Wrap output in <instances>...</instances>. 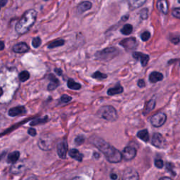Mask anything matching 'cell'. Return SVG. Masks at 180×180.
Here are the masks:
<instances>
[{
  "mask_svg": "<svg viewBox=\"0 0 180 180\" xmlns=\"http://www.w3.org/2000/svg\"><path fill=\"white\" fill-rule=\"evenodd\" d=\"M90 141L92 144L101 151L106 156L108 161L112 163H120L122 159V154L119 150L115 148L114 146L109 144V143L104 141L100 137L93 136L90 139Z\"/></svg>",
  "mask_w": 180,
  "mask_h": 180,
  "instance_id": "1",
  "label": "cell"
},
{
  "mask_svg": "<svg viewBox=\"0 0 180 180\" xmlns=\"http://www.w3.org/2000/svg\"><path fill=\"white\" fill-rule=\"evenodd\" d=\"M37 13L34 9H30L27 11L19 20L16 25V31L19 35L25 34L29 31L37 19Z\"/></svg>",
  "mask_w": 180,
  "mask_h": 180,
  "instance_id": "2",
  "label": "cell"
},
{
  "mask_svg": "<svg viewBox=\"0 0 180 180\" xmlns=\"http://www.w3.org/2000/svg\"><path fill=\"white\" fill-rule=\"evenodd\" d=\"M96 115L101 119H104L110 122L115 121L118 118L116 110L112 106H104L101 107L96 112Z\"/></svg>",
  "mask_w": 180,
  "mask_h": 180,
  "instance_id": "3",
  "label": "cell"
},
{
  "mask_svg": "<svg viewBox=\"0 0 180 180\" xmlns=\"http://www.w3.org/2000/svg\"><path fill=\"white\" fill-rule=\"evenodd\" d=\"M119 51L115 47L106 48L101 51H99L95 54V57L100 61H109L115 57Z\"/></svg>",
  "mask_w": 180,
  "mask_h": 180,
  "instance_id": "4",
  "label": "cell"
},
{
  "mask_svg": "<svg viewBox=\"0 0 180 180\" xmlns=\"http://www.w3.org/2000/svg\"><path fill=\"white\" fill-rule=\"evenodd\" d=\"M167 116L164 113H158L155 115H153L152 117L151 118L150 122L153 127H160L163 126L165 122H166Z\"/></svg>",
  "mask_w": 180,
  "mask_h": 180,
  "instance_id": "5",
  "label": "cell"
},
{
  "mask_svg": "<svg viewBox=\"0 0 180 180\" xmlns=\"http://www.w3.org/2000/svg\"><path fill=\"white\" fill-rule=\"evenodd\" d=\"M151 144L156 148H163L166 144V141L163 135H161L160 133H154L152 137V140H151Z\"/></svg>",
  "mask_w": 180,
  "mask_h": 180,
  "instance_id": "6",
  "label": "cell"
},
{
  "mask_svg": "<svg viewBox=\"0 0 180 180\" xmlns=\"http://www.w3.org/2000/svg\"><path fill=\"white\" fill-rule=\"evenodd\" d=\"M137 40L135 37L126 38V39L122 40L120 42V45L126 49L127 50L134 49L137 47Z\"/></svg>",
  "mask_w": 180,
  "mask_h": 180,
  "instance_id": "7",
  "label": "cell"
},
{
  "mask_svg": "<svg viewBox=\"0 0 180 180\" xmlns=\"http://www.w3.org/2000/svg\"><path fill=\"white\" fill-rule=\"evenodd\" d=\"M122 154L125 161H131L137 156V150L132 146H126L123 149Z\"/></svg>",
  "mask_w": 180,
  "mask_h": 180,
  "instance_id": "8",
  "label": "cell"
},
{
  "mask_svg": "<svg viewBox=\"0 0 180 180\" xmlns=\"http://www.w3.org/2000/svg\"><path fill=\"white\" fill-rule=\"evenodd\" d=\"M68 145L67 141L64 140L61 141L57 145V153L61 158L65 159L66 158L67 153H68Z\"/></svg>",
  "mask_w": 180,
  "mask_h": 180,
  "instance_id": "9",
  "label": "cell"
},
{
  "mask_svg": "<svg viewBox=\"0 0 180 180\" xmlns=\"http://www.w3.org/2000/svg\"><path fill=\"white\" fill-rule=\"evenodd\" d=\"M25 165L23 161H17L13 163L12 166L10 168V172L14 174H19L25 170Z\"/></svg>",
  "mask_w": 180,
  "mask_h": 180,
  "instance_id": "10",
  "label": "cell"
},
{
  "mask_svg": "<svg viewBox=\"0 0 180 180\" xmlns=\"http://www.w3.org/2000/svg\"><path fill=\"white\" fill-rule=\"evenodd\" d=\"M132 56L135 59L141 61V66H142L143 67H144L147 65V63L149 61V58H150L148 55L145 54H143V53H141V52H137V51L133 52Z\"/></svg>",
  "mask_w": 180,
  "mask_h": 180,
  "instance_id": "11",
  "label": "cell"
},
{
  "mask_svg": "<svg viewBox=\"0 0 180 180\" xmlns=\"http://www.w3.org/2000/svg\"><path fill=\"white\" fill-rule=\"evenodd\" d=\"M122 178L125 179H139V177L138 172L135 169L128 168L124 172Z\"/></svg>",
  "mask_w": 180,
  "mask_h": 180,
  "instance_id": "12",
  "label": "cell"
},
{
  "mask_svg": "<svg viewBox=\"0 0 180 180\" xmlns=\"http://www.w3.org/2000/svg\"><path fill=\"white\" fill-rule=\"evenodd\" d=\"M26 109L24 106H16L9 109V115L11 117H15L17 115L24 114L26 113Z\"/></svg>",
  "mask_w": 180,
  "mask_h": 180,
  "instance_id": "13",
  "label": "cell"
},
{
  "mask_svg": "<svg viewBox=\"0 0 180 180\" xmlns=\"http://www.w3.org/2000/svg\"><path fill=\"white\" fill-rule=\"evenodd\" d=\"M29 47L28 45L25 42H20L18 43L16 45H15L13 47V51L16 53L21 54V53H25L29 50Z\"/></svg>",
  "mask_w": 180,
  "mask_h": 180,
  "instance_id": "14",
  "label": "cell"
},
{
  "mask_svg": "<svg viewBox=\"0 0 180 180\" xmlns=\"http://www.w3.org/2000/svg\"><path fill=\"white\" fill-rule=\"evenodd\" d=\"M49 79H50V83L49 84V85L47 87L48 90L49 91H53V90L56 89L60 84V82H59L58 79L56 78V76L54 75L51 74L49 75Z\"/></svg>",
  "mask_w": 180,
  "mask_h": 180,
  "instance_id": "15",
  "label": "cell"
},
{
  "mask_svg": "<svg viewBox=\"0 0 180 180\" xmlns=\"http://www.w3.org/2000/svg\"><path fill=\"white\" fill-rule=\"evenodd\" d=\"M156 6L159 11L163 14H167L168 13V4L166 0H158Z\"/></svg>",
  "mask_w": 180,
  "mask_h": 180,
  "instance_id": "16",
  "label": "cell"
},
{
  "mask_svg": "<svg viewBox=\"0 0 180 180\" xmlns=\"http://www.w3.org/2000/svg\"><path fill=\"white\" fill-rule=\"evenodd\" d=\"M68 155L70 156L72 158H73L75 160L78 161L79 162H82L84 157L83 154L81 153L78 149L75 148H73L70 150V151L68 152Z\"/></svg>",
  "mask_w": 180,
  "mask_h": 180,
  "instance_id": "17",
  "label": "cell"
},
{
  "mask_svg": "<svg viewBox=\"0 0 180 180\" xmlns=\"http://www.w3.org/2000/svg\"><path fill=\"white\" fill-rule=\"evenodd\" d=\"M163 75L159 72H152L149 75V81L151 83H156L159 81L163 80Z\"/></svg>",
  "mask_w": 180,
  "mask_h": 180,
  "instance_id": "18",
  "label": "cell"
},
{
  "mask_svg": "<svg viewBox=\"0 0 180 180\" xmlns=\"http://www.w3.org/2000/svg\"><path fill=\"white\" fill-rule=\"evenodd\" d=\"M92 4L90 2L88 1L83 2H82L81 4H79V6L78 7V12L79 14H81L82 13L88 11V10L92 8Z\"/></svg>",
  "mask_w": 180,
  "mask_h": 180,
  "instance_id": "19",
  "label": "cell"
},
{
  "mask_svg": "<svg viewBox=\"0 0 180 180\" xmlns=\"http://www.w3.org/2000/svg\"><path fill=\"white\" fill-rule=\"evenodd\" d=\"M127 1L130 6L134 9L139 8L141 6H143L147 0H127Z\"/></svg>",
  "mask_w": 180,
  "mask_h": 180,
  "instance_id": "20",
  "label": "cell"
},
{
  "mask_svg": "<svg viewBox=\"0 0 180 180\" xmlns=\"http://www.w3.org/2000/svg\"><path fill=\"white\" fill-rule=\"evenodd\" d=\"M20 158V153L19 151H15L14 152L9 154L8 157H7V162L9 163H14L19 161Z\"/></svg>",
  "mask_w": 180,
  "mask_h": 180,
  "instance_id": "21",
  "label": "cell"
},
{
  "mask_svg": "<svg viewBox=\"0 0 180 180\" xmlns=\"http://www.w3.org/2000/svg\"><path fill=\"white\" fill-rule=\"evenodd\" d=\"M123 92V87L120 85H117L116 87H113L108 90L107 94L109 96H114V95L121 94Z\"/></svg>",
  "mask_w": 180,
  "mask_h": 180,
  "instance_id": "22",
  "label": "cell"
},
{
  "mask_svg": "<svg viewBox=\"0 0 180 180\" xmlns=\"http://www.w3.org/2000/svg\"><path fill=\"white\" fill-rule=\"evenodd\" d=\"M137 137L139 138L140 139L144 141V142H147L149 140V134L147 130H141L137 133Z\"/></svg>",
  "mask_w": 180,
  "mask_h": 180,
  "instance_id": "23",
  "label": "cell"
},
{
  "mask_svg": "<svg viewBox=\"0 0 180 180\" xmlns=\"http://www.w3.org/2000/svg\"><path fill=\"white\" fill-rule=\"evenodd\" d=\"M156 101L154 99H151L149 101L147 104L146 105L145 109H144V114H147L148 113H150L151 110H153L154 109V108L156 106Z\"/></svg>",
  "mask_w": 180,
  "mask_h": 180,
  "instance_id": "24",
  "label": "cell"
},
{
  "mask_svg": "<svg viewBox=\"0 0 180 180\" xmlns=\"http://www.w3.org/2000/svg\"><path fill=\"white\" fill-rule=\"evenodd\" d=\"M68 88L74 90H79L81 88V84L78 83V82H75L73 79H69L68 81Z\"/></svg>",
  "mask_w": 180,
  "mask_h": 180,
  "instance_id": "25",
  "label": "cell"
},
{
  "mask_svg": "<svg viewBox=\"0 0 180 180\" xmlns=\"http://www.w3.org/2000/svg\"><path fill=\"white\" fill-rule=\"evenodd\" d=\"M48 120H49L48 116H45V117L40 118H37V119L33 120L32 121L30 122V125L35 126V125H37L39 124H44V123L47 122Z\"/></svg>",
  "mask_w": 180,
  "mask_h": 180,
  "instance_id": "26",
  "label": "cell"
},
{
  "mask_svg": "<svg viewBox=\"0 0 180 180\" xmlns=\"http://www.w3.org/2000/svg\"><path fill=\"white\" fill-rule=\"evenodd\" d=\"M133 30V27L132 25L130 24H126L124 26L122 27V28L120 30V32H122V34L125 35H128L132 33Z\"/></svg>",
  "mask_w": 180,
  "mask_h": 180,
  "instance_id": "27",
  "label": "cell"
},
{
  "mask_svg": "<svg viewBox=\"0 0 180 180\" xmlns=\"http://www.w3.org/2000/svg\"><path fill=\"white\" fill-rule=\"evenodd\" d=\"M64 44H65V41L64 40H55L50 43L49 45L48 46V48L49 49H54L56 47H61L63 46Z\"/></svg>",
  "mask_w": 180,
  "mask_h": 180,
  "instance_id": "28",
  "label": "cell"
},
{
  "mask_svg": "<svg viewBox=\"0 0 180 180\" xmlns=\"http://www.w3.org/2000/svg\"><path fill=\"white\" fill-rule=\"evenodd\" d=\"M29 78H30V73L26 71H22L21 73L19 74V79L21 82L27 81Z\"/></svg>",
  "mask_w": 180,
  "mask_h": 180,
  "instance_id": "29",
  "label": "cell"
},
{
  "mask_svg": "<svg viewBox=\"0 0 180 180\" xmlns=\"http://www.w3.org/2000/svg\"><path fill=\"white\" fill-rule=\"evenodd\" d=\"M107 77H108V75L106 74L102 73H101V72H99V71L95 72V73L93 75H92V78H95V79H106Z\"/></svg>",
  "mask_w": 180,
  "mask_h": 180,
  "instance_id": "30",
  "label": "cell"
},
{
  "mask_svg": "<svg viewBox=\"0 0 180 180\" xmlns=\"http://www.w3.org/2000/svg\"><path fill=\"white\" fill-rule=\"evenodd\" d=\"M42 44V40L40 37H37L33 38V40L32 41V45L34 48H38Z\"/></svg>",
  "mask_w": 180,
  "mask_h": 180,
  "instance_id": "31",
  "label": "cell"
},
{
  "mask_svg": "<svg viewBox=\"0 0 180 180\" xmlns=\"http://www.w3.org/2000/svg\"><path fill=\"white\" fill-rule=\"evenodd\" d=\"M85 141V138H84L82 135H79L75 139V143L76 145H82V144Z\"/></svg>",
  "mask_w": 180,
  "mask_h": 180,
  "instance_id": "32",
  "label": "cell"
},
{
  "mask_svg": "<svg viewBox=\"0 0 180 180\" xmlns=\"http://www.w3.org/2000/svg\"><path fill=\"white\" fill-rule=\"evenodd\" d=\"M174 165L171 163H166V169L172 174L173 176H176V172L174 171Z\"/></svg>",
  "mask_w": 180,
  "mask_h": 180,
  "instance_id": "33",
  "label": "cell"
},
{
  "mask_svg": "<svg viewBox=\"0 0 180 180\" xmlns=\"http://www.w3.org/2000/svg\"><path fill=\"white\" fill-rule=\"evenodd\" d=\"M148 16V9H143L140 11V17L141 19L145 20L147 19Z\"/></svg>",
  "mask_w": 180,
  "mask_h": 180,
  "instance_id": "34",
  "label": "cell"
},
{
  "mask_svg": "<svg viewBox=\"0 0 180 180\" xmlns=\"http://www.w3.org/2000/svg\"><path fill=\"white\" fill-rule=\"evenodd\" d=\"M151 37V33L148 32V31H146L144 32H143L142 34L141 35V40H142L144 42H146V41H147L149 40V38Z\"/></svg>",
  "mask_w": 180,
  "mask_h": 180,
  "instance_id": "35",
  "label": "cell"
},
{
  "mask_svg": "<svg viewBox=\"0 0 180 180\" xmlns=\"http://www.w3.org/2000/svg\"><path fill=\"white\" fill-rule=\"evenodd\" d=\"M72 100V97L68 96L67 94H63L62 95V96L61 97V101L63 103H68L70 102Z\"/></svg>",
  "mask_w": 180,
  "mask_h": 180,
  "instance_id": "36",
  "label": "cell"
},
{
  "mask_svg": "<svg viewBox=\"0 0 180 180\" xmlns=\"http://www.w3.org/2000/svg\"><path fill=\"white\" fill-rule=\"evenodd\" d=\"M155 166L159 169L163 168L164 166V163L163 160H161V159H156L155 161Z\"/></svg>",
  "mask_w": 180,
  "mask_h": 180,
  "instance_id": "37",
  "label": "cell"
},
{
  "mask_svg": "<svg viewBox=\"0 0 180 180\" xmlns=\"http://www.w3.org/2000/svg\"><path fill=\"white\" fill-rule=\"evenodd\" d=\"M172 14L174 17L180 19V8H175L172 10Z\"/></svg>",
  "mask_w": 180,
  "mask_h": 180,
  "instance_id": "38",
  "label": "cell"
},
{
  "mask_svg": "<svg viewBox=\"0 0 180 180\" xmlns=\"http://www.w3.org/2000/svg\"><path fill=\"white\" fill-rule=\"evenodd\" d=\"M171 42L174 44V45H177V44L179 43L180 42V37L179 36H174V37H172L170 38Z\"/></svg>",
  "mask_w": 180,
  "mask_h": 180,
  "instance_id": "39",
  "label": "cell"
},
{
  "mask_svg": "<svg viewBox=\"0 0 180 180\" xmlns=\"http://www.w3.org/2000/svg\"><path fill=\"white\" fill-rule=\"evenodd\" d=\"M28 133L31 136V137H35L37 135V131L34 128H29L28 130Z\"/></svg>",
  "mask_w": 180,
  "mask_h": 180,
  "instance_id": "40",
  "label": "cell"
},
{
  "mask_svg": "<svg viewBox=\"0 0 180 180\" xmlns=\"http://www.w3.org/2000/svg\"><path fill=\"white\" fill-rule=\"evenodd\" d=\"M137 84H138V86H139V87H141V88H142V87H144L146 86L145 82H144V79H139V80L138 81Z\"/></svg>",
  "mask_w": 180,
  "mask_h": 180,
  "instance_id": "41",
  "label": "cell"
},
{
  "mask_svg": "<svg viewBox=\"0 0 180 180\" xmlns=\"http://www.w3.org/2000/svg\"><path fill=\"white\" fill-rule=\"evenodd\" d=\"M54 71L58 75H62V70H61V69L56 68L54 70Z\"/></svg>",
  "mask_w": 180,
  "mask_h": 180,
  "instance_id": "42",
  "label": "cell"
},
{
  "mask_svg": "<svg viewBox=\"0 0 180 180\" xmlns=\"http://www.w3.org/2000/svg\"><path fill=\"white\" fill-rule=\"evenodd\" d=\"M8 0H0V2H1V6L2 7H4L5 5L6 4Z\"/></svg>",
  "mask_w": 180,
  "mask_h": 180,
  "instance_id": "43",
  "label": "cell"
},
{
  "mask_svg": "<svg viewBox=\"0 0 180 180\" xmlns=\"http://www.w3.org/2000/svg\"><path fill=\"white\" fill-rule=\"evenodd\" d=\"M110 178L113 179H116L118 178V176L115 174H112L111 175H110Z\"/></svg>",
  "mask_w": 180,
  "mask_h": 180,
  "instance_id": "44",
  "label": "cell"
},
{
  "mask_svg": "<svg viewBox=\"0 0 180 180\" xmlns=\"http://www.w3.org/2000/svg\"><path fill=\"white\" fill-rule=\"evenodd\" d=\"M94 157H96H96H97V158H99V157H100V155H99V154L98 153H94Z\"/></svg>",
  "mask_w": 180,
  "mask_h": 180,
  "instance_id": "45",
  "label": "cell"
},
{
  "mask_svg": "<svg viewBox=\"0 0 180 180\" xmlns=\"http://www.w3.org/2000/svg\"><path fill=\"white\" fill-rule=\"evenodd\" d=\"M4 48V43L3 41H2V48H1V50H3Z\"/></svg>",
  "mask_w": 180,
  "mask_h": 180,
  "instance_id": "46",
  "label": "cell"
},
{
  "mask_svg": "<svg viewBox=\"0 0 180 180\" xmlns=\"http://www.w3.org/2000/svg\"><path fill=\"white\" fill-rule=\"evenodd\" d=\"M160 179H171V178H169V177H161V178H160Z\"/></svg>",
  "mask_w": 180,
  "mask_h": 180,
  "instance_id": "47",
  "label": "cell"
},
{
  "mask_svg": "<svg viewBox=\"0 0 180 180\" xmlns=\"http://www.w3.org/2000/svg\"><path fill=\"white\" fill-rule=\"evenodd\" d=\"M178 2H179V3H180V0H178Z\"/></svg>",
  "mask_w": 180,
  "mask_h": 180,
  "instance_id": "48",
  "label": "cell"
},
{
  "mask_svg": "<svg viewBox=\"0 0 180 180\" xmlns=\"http://www.w3.org/2000/svg\"><path fill=\"white\" fill-rule=\"evenodd\" d=\"M46 1H47V0H46Z\"/></svg>",
  "mask_w": 180,
  "mask_h": 180,
  "instance_id": "49",
  "label": "cell"
}]
</instances>
